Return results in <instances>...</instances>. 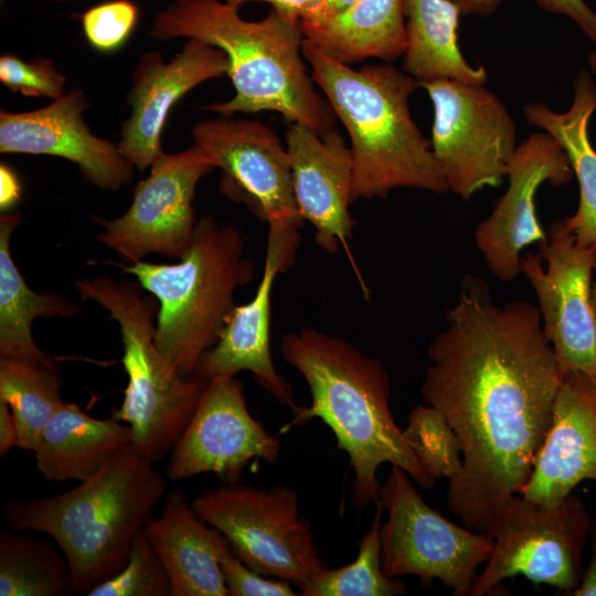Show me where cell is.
Listing matches in <instances>:
<instances>
[{
    "label": "cell",
    "instance_id": "31",
    "mask_svg": "<svg viewBox=\"0 0 596 596\" xmlns=\"http://www.w3.org/2000/svg\"><path fill=\"white\" fill-rule=\"evenodd\" d=\"M403 435L415 457L434 479L451 480L460 473L462 455L458 437L437 408L427 404L413 408Z\"/></svg>",
    "mask_w": 596,
    "mask_h": 596
},
{
    "label": "cell",
    "instance_id": "13",
    "mask_svg": "<svg viewBox=\"0 0 596 596\" xmlns=\"http://www.w3.org/2000/svg\"><path fill=\"white\" fill-rule=\"evenodd\" d=\"M540 253L521 256V273L531 284L542 328L562 373H596V315L592 274L596 246L578 244L565 217L549 227Z\"/></svg>",
    "mask_w": 596,
    "mask_h": 596
},
{
    "label": "cell",
    "instance_id": "1",
    "mask_svg": "<svg viewBox=\"0 0 596 596\" xmlns=\"http://www.w3.org/2000/svg\"><path fill=\"white\" fill-rule=\"evenodd\" d=\"M446 321L427 349L421 393L461 448L447 505L467 528L491 536L531 477L563 373L539 308L526 300L498 305L480 277L465 275Z\"/></svg>",
    "mask_w": 596,
    "mask_h": 596
},
{
    "label": "cell",
    "instance_id": "2",
    "mask_svg": "<svg viewBox=\"0 0 596 596\" xmlns=\"http://www.w3.org/2000/svg\"><path fill=\"white\" fill-rule=\"evenodd\" d=\"M279 347L285 362L305 379L311 396L308 406L292 411L289 426L319 418L332 430L337 448L347 454L354 475L352 499L358 511L379 501L377 470L384 462L400 467L424 489L435 485L394 421L390 377L382 361L312 327L286 332Z\"/></svg>",
    "mask_w": 596,
    "mask_h": 596
},
{
    "label": "cell",
    "instance_id": "34",
    "mask_svg": "<svg viewBox=\"0 0 596 596\" xmlns=\"http://www.w3.org/2000/svg\"><path fill=\"white\" fill-rule=\"evenodd\" d=\"M0 81L13 93L26 97H49L65 94L66 77L56 70L51 58L42 56L24 61L14 54L0 56Z\"/></svg>",
    "mask_w": 596,
    "mask_h": 596
},
{
    "label": "cell",
    "instance_id": "30",
    "mask_svg": "<svg viewBox=\"0 0 596 596\" xmlns=\"http://www.w3.org/2000/svg\"><path fill=\"white\" fill-rule=\"evenodd\" d=\"M376 513L370 530L363 535L358 556L348 565L329 570L324 567L300 584L304 596H398L406 594L403 581L389 577L381 561L382 505L376 502Z\"/></svg>",
    "mask_w": 596,
    "mask_h": 596
},
{
    "label": "cell",
    "instance_id": "14",
    "mask_svg": "<svg viewBox=\"0 0 596 596\" xmlns=\"http://www.w3.org/2000/svg\"><path fill=\"white\" fill-rule=\"evenodd\" d=\"M193 140L223 170V191L243 199L268 224L302 226L287 149L269 127L231 116L198 123Z\"/></svg>",
    "mask_w": 596,
    "mask_h": 596
},
{
    "label": "cell",
    "instance_id": "8",
    "mask_svg": "<svg viewBox=\"0 0 596 596\" xmlns=\"http://www.w3.org/2000/svg\"><path fill=\"white\" fill-rule=\"evenodd\" d=\"M191 504L248 567L264 576L299 586L327 567L294 488L226 482L202 491Z\"/></svg>",
    "mask_w": 596,
    "mask_h": 596
},
{
    "label": "cell",
    "instance_id": "29",
    "mask_svg": "<svg viewBox=\"0 0 596 596\" xmlns=\"http://www.w3.org/2000/svg\"><path fill=\"white\" fill-rule=\"evenodd\" d=\"M61 386L56 365L0 358V400L14 416L18 448L35 451L43 429L64 403Z\"/></svg>",
    "mask_w": 596,
    "mask_h": 596
},
{
    "label": "cell",
    "instance_id": "21",
    "mask_svg": "<svg viewBox=\"0 0 596 596\" xmlns=\"http://www.w3.org/2000/svg\"><path fill=\"white\" fill-rule=\"evenodd\" d=\"M596 479V373L563 374L552 422L519 494L553 507L583 480Z\"/></svg>",
    "mask_w": 596,
    "mask_h": 596
},
{
    "label": "cell",
    "instance_id": "40",
    "mask_svg": "<svg viewBox=\"0 0 596 596\" xmlns=\"http://www.w3.org/2000/svg\"><path fill=\"white\" fill-rule=\"evenodd\" d=\"M590 536L592 558L579 585L571 593L574 596H596V522L593 523Z\"/></svg>",
    "mask_w": 596,
    "mask_h": 596
},
{
    "label": "cell",
    "instance_id": "38",
    "mask_svg": "<svg viewBox=\"0 0 596 596\" xmlns=\"http://www.w3.org/2000/svg\"><path fill=\"white\" fill-rule=\"evenodd\" d=\"M21 200V185L11 168L1 163L0 166V209L2 212L9 211Z\"/></svg>",
    "mask_w": 596,
    "mask_h": 596
},
{
    "label": "cell",
    "instance_id": "19",
    "mask_svg": "<svg viewBox=\"0 0 596 596\" xmlns=\"http://www.w3.org/2000/svg\"><path fill=\"white\" fill-rule=\"evenodd\" d=\"M227 67L222 50L194 38L169 62L158 52L142 54L127 94L131 113L117 143L126 159L140 171L150 168L164 152L161 134L172 107L201 83L227 75Z\"/></svg>",
    "mask_w": 596,
    "mask_h": 596
},
{
    "label": "cell",
    "instance_id": "3",
    "mask_svg": "<svg viewBox=\"0 0 596 596\" xmlns=\"http://www.w3.org/2000/svg\"><path fill=\"white\" fill-rule=\"evenodd\" d=\"M238 10L221 0H171L152 18L149 34L158 42L194 38L225 53L235 95L206 110H270L319 135L333 130L337 116L315 92L302 62L300 20L270 8L263 20L247 21Z\"/></svg>",
    "mask_w": 596,
    "mask_h": 596
},
{
    "label": "cell",
    "instance_id": "37",
    "mask_svg": "<svg viewBox=\"0 0 596 596\" xmlns=\"http://www.w3.org/2000/svg\"><path fill=\"white\" fill-rule=\"evenodd\" d=\"M225 2L241 8L249 2H264L279 12L298 20H308L317 15L323 0H224Z\"/></svg>",
    "mask_w": 596,
    "mask_h": 596
},
{
    "label": "cell",
    "instance_id": "10",
    "mask_svg": "<svg viewBox=\"0 0 596 596\" xmlns=\"http://www.w3.org/2000/svg\"><path fill=\"white\" fill-rule=\"evenodd\" d=\"M377 502L387 512L381 526L384 573L393 578L415 575L425 584L439 579L455 596H469L478 567L492 553L493 539L430 508L397 466L391 467Z\"/></svg>",
    "mask_w": 596,
    "mask_h": 596
},
{
    "label": "cell",
    "instance_id": "33",
    "mask_svg": "<svg viewBox=\"0 0 596 596\" xmlns=\"http://www.w3.org/2000/svg\"><path fill=\"white\" fill-rule=\"evenodd\" d=\"M139 21V8L131 0H108L81 14L83 34L88 44L102 53L119 50Z\"/></svg>",
    "mask_w": 596,
    "mask_h": 596
},
{
    "label": "cell",
    "instance_id": "27",
    "mask_svg": "<svg viewBox=\"0 0 596 596\" xmlns=\"http://www.w3.org/2000/svg\"><path fill=\"white\" fill-rule=\"evenodd\" d=\"M407 46L404 71L421 84L438 78L485 84L487 71L464 56L458 42V7L451 0H402Z\"/></svg>",
    "mask_w": 596,
    "mask_h": 596
},
{
    "label": "cell",
    "instance_id": "39",
    "mask_svg": "<svg viewBox=\"0 0 596 596\" xmlns=\"http://www.w3.org/2000/svg\"><path fill=\"white\" fill-rule=\"evenodd\" d=\"M19 432L9 405L0 400V455L6 457L13 447H18Z\"/></svg>",
    "mask_w": 596,
    "mask_h": 596
},
{
    "label": "cell",
    "instance_id": "7",
    "mask_svg": "<svg viewBox=\"0 0 596 596\" xmlns=\"http://www.w3.org/2000/svg\"><path fill=\"white\" fill-rule=\"evenodd\" d=\"M95 300L118 323L124 344L121 363L128 383L113 416L129 426L137 451L157 464L184 433L207 381L183 376L166 364L153 341L159 302L145 295L137 281L110 280Z\"/></svg>",
    "mask_w": 596,
    "mask_h": 596
},
{
    "label": "cell",
    "instance_id": "41",
    "mask_svg": "<svg viewBox=\"0 0 596 596\" xmlns=\"http://www.w3.org/2000/svg\"><path fill=\"white\" fill-rule=\"evenodd\" d=\"M461 14L489 15L496 11L503 0H451Z\"/></svg>",
    "mask_w": 596,
    "mask_h": 596
},
{
    "label": "cell",
    "instance_id": "9",
    "mask_svg": "<svg viewBox=\"0 0 596 596\" xmlns=\"http://www.w3.org/2000/svg\"><path fill=\"white\" fill-rule=\"evenodd\" d=\"M593 523L573 493L553 507L512 496L496 521L492 553L469 596L492 594L503 579L518 575L571 595L584 574L583 555Z\"/></svg>",
    "mask_w": 596,
    "mask_h": 596
},
{
    "label": "cell",
    "instance_id": "45",
    "mask_svg": "<svg viewBox=\"0 0 596 596\" xmlns=\"http://www.w3.org/2000/svg\"><path fill=\"white\" fill-rule=\"evenodd\" d=\"M55 1H57L60 3H66V2L75 1V0H55Z\"/></svg>",
    "mask_w": 596,
    "mask_h": 596
},
{
    "label": "cell",
    "instance_id": "42",
    "mask_svg": "<svg viewBox=\"0 0 596 596\" xmlns=\"http://www.w3.org/2000/svg\"><path fill=\"white\" fill-rule=\"evenodd\" d=\"M356 0H323L316 17L301 21H319L344 13Z\"/></svg>",
    "mask_w": 596,
    "mask_h": 596
},
{
    "label": "cell",
    "instance_id": "36",
    "mask_svg": "<svg viewBox=\"0 0 596 596\" xmlns=\"http://www.w3.org/2000/svg\"><path fill=\"white\" fill-rule=\"evenodd\" d=\"M542 9L565 15L575 22L579 29L596 45V12L585 0H534Z\"/></svg>",
    "mask_w": 596,
    "mask_h": 596
},
{
    "label": "cell",
    "instance_id": "12",
    "mask_svg": "<svg viewBox=\"0 0 596 596\" xmlns=\"http://www.w3.org/2000/svg\"><path fill=\"white\" fill-rule=\"evenodd\" d=\"M216 167L193 143L175 153H161L135 189L120 216L94 217L103 231L96 240L129 264L150 254L180 259L191 246L198 219L193 199L200 180Z\"/></svg>",
    "mask_w": 596,
    "mask_h": 596
},
{
    "label": "cell",
    "instance_id": "43",
    "mask_svg": "<svg viewBox=\"0 0 596 596\" xmlns=\"http://www.w3.org/2000/svg\"><path fill=\"white\" fill-rule=\"evenodd\" d=\"M592 71L596 74V50L592 51L587 57Z\"/></svg>",
    "mask_w": 596,
    "mask_h": 596
},
{
    "label": "cell",
    "instance_id": "6",
    "mask_svg": "<svg viewBox=\"0 0 596 596\" xmlns=\"http://www.w3.org/2000/svg\"><path fill=\"white\" fill-rule=\"evenodd\" d=\"M241 232L205 215L198 219L190 248L177 264L113 263L136 277L159 302L155 345L174 372L193 376L220 338L235 291L256 275Z\"/></svg>",
    "mask_w": 596,
    "mask_h": 596
},
{
    "label": "cell",
    "instance_id": "18",
    "mask_svg": "<svg viewBox=\"0 0 596 596\" xmlns=\"http://www.w3.org/2000/svg\"><path fill=\"white\" fill-rule=\"evenodd\" d=\"M91 102L74 87L45 107L0 111V152L61 157L77 164L95 187L117 191L132 181L135 167L118 145L95 136L83 113Z\"/></svg>",
    "mask_w": 596,
    "mask_h": 596
},
{
    "label": "cell",
    "instance_id": "32",
    "mask_svg": "<svg viewBox=\"0 0 596 596\" xmlns=\"http://www.w3.org/2000/svg\"><path fill=\"white\" fill-rule=\"evenodd\" d=\"M171 592L168 571L142 530L124 567L87 596H171Z\"/></svg>",
    "mask_w": 596,
    "mask_h": 596
},
{
    "label": "cell",
    "instance_id": "35",
    "mask_svg": "<svg viewBox=\"0 0 596 596\" xmlns=\"http://www.w3.org/2000/svg\"><path fill=\"white\" fill-rule=\"evenodd\" d=\"M220 566L230 596H295L292 583L267 578L248 567L232 550L230 543L220 556Z\"/></svg>",
    "mask_w": 596,
    "mask_h": 596
},
{
    "label": "cell",
    "instance_id": "22",
    "mask_svg": "<svg viewBox=\"0 0 596 596\" xmlns=\"http://www.w3.org/2000/svg\"><path fill=\"white\" fill-rule=\"evenodd\" d=\"M179 490L168 492L158 517L143 532L164 564L171 596H230L220 556L228 544L213 526H207Z\"/></svg>",
    "mask_w": 596,
    "mask_h": 596
},
{
    "label": "cell",
    "instance_id": "17",
    "mask_svg": "<svg viewBox=\"0 0 596 596\" xmlns=\"http://www.w3.org/2000/svg\"><path fill=\"white\" fill-rule=\"evenodd\" d=\"M573 177L566 153L549 134L534 132L517 147L508 162V189L473 235L488 269L500 281H513L521 273L522 251L547 237L534 203L539 188L545 182L564 185Z\"/></svg>",
    "mask_w": 596,
    "mask_h": 596
},
{
    "label": "cell",
    "instance_id": "16",
    "mask_svg": "<svg viewBox=\"0 0 596 596\" xmlns=\"http://www.w3.org/2000/svg\"><path fill=\"white\" fill-rule=\"evenodd\" d=\"M263 276L254 297L230 311L216 343L204 352L195 376L205 381L235 377L242 371L253 374L256 382L278 403L292 411L290 383L274 364L270 349L272 294L276 277L296 262L301 242L300 226L290 223L268 224Z\"/></svg>",
    "mask_w": 596,
    "mask_h": 596
},
{
    "label": "cell",
    "instance_id": "28",
    "mask_svg": "<svg viewBox=\"0 0 596 596\" xmlns=\"http://www.w3.org/2000/svg\"><path fill=\"white\" fill-rule=\"evenodd\" d=\"M72 594V571L58 545L7 530L0 532V596Z\"/></svg>",
    "mask_w": 596,
    "mask_h": 596
},
{
    "label": "cell",
    "instance_id": "11",
    "mask_svg": "<svg viewBox=\"0 0 596 596\" xmlns=\"http://www.w3.org/2000/svg\"><path fill=\"white\" fill-rule=\"evenodd\" d=\"M421 86L434 106L430 145L448 191L469 200L500 185L518 147L505 105L483 84L438 78Z\"/></svg>",
    "mask_w": 596,
    "mask_h": 596
},
{
    "label": "cell",
    "instance_id": "4",
    "mask_svg": "<svg viewBox=\"0 0 596 596\" xmlns=\"http://www.w3.org/2000/svg\"><path fill=\"white\" fill-rule=\"evenodd\" d=\"M164 491V477L130 443L68 491L9 501L4 520L51 536L70 563L74 593L87 596L124 567Z\"/></svg>",
    "mask_w": 596,
    "mask_h": 596
},
{
    "label": "cell",
    "instance_id": "20",
    "mask_svg": "<svg viewBox=\"0 0 596 596\" xmlns=\"http://www.w3.org/2000/svg\"><path fill=\"white\" fill-rule=\"evenodd\" d=\"M294 194L304 221L315 228V242L328 254L348 249L354 220L349 211L353 191L351 148L337 130L319 135L291 123L286 134Z\"/></svg>",
    "mask_w": 596,
    "mask_h": 596
},
{
    "label": "cell",
    "instance_id": "24",
    "mask_svg": "<svg viewBox=\"0 0 596 596\" xmlns=\"http://www.w3.org/2000/svg\"><path fill=\"white\" fill-rule=\"evenodd\" d=\"M595 110L596 84L586 70L574 81L573 102L567 110L554 111L542 103L526 104L523 108L528 123L555 139L568 158L578 183L579 201L576 212L565 221L583 246H596V149L588 134Z\"/></svg>",
    "mask_w": 596,
    "mask_h": 596
},
{
    "label": "cell",
    "instance_id": "23",
    "mask_svg": "<svg viewBox=\"0 0 596 596\" xmlns=\"http://www.w3.org/2000/svg\"><path fill=\"white\" fill-rule=\"evenodd\" d=\"M131 443L126 423L98 419L76 403L64 402L46 424L34 451L46 481H83Z\"/></svg>",
    "mask_w": 596,
    "mask_h": 596
},
{
    "label": "cell",
    "instance_id": "26",
    "mask_svg": "<svg viewBox=\"0 0 596 596\" xmlns=\"http://www.w3.org/2000/svg\"><path fill=\"white\" fill-rule=\"evenodd\" d=\"M20 221L17 213L0 217V358L56 365L36 344L32 323L36 318L73 317L79 307L64 296L36 292L26 285L10 253Z\"/></svg>",
    "mask_w": 596,
    "mask_h": 596
},
{
    "label": "cell",
    "instance_id": "25",
    "mask_svg": "<svg viewBox=\"0 0 596 596\" xmlns=\"http://www.w3.org/2000/svg\"><path fill=\"white\" fill-rule=\"evenodd\" d=\"M300 24L305 40L348 65L371 57L390 63L407 46L402 0H356L342 14Z\"/></svg>",
    "mask_w": 596,
    "mask_h": 596
},
{
    "label": "cell",
    "instance_id": "15",
    "mask_svg": "<svg viewBox=\"0 0 596 596\" xmlns=\"http://www.w3.org/2000/svg\"><path fill=\"white\" fill-rule=\"evenodd\" d=\"M280 439L256 421L247 408L244 387L235 377L207 381L184 433L169 454L166 476L182 480L214 472L237 482L254 459L274 464Z\"/></svg>",
    "mask_w": 596,
    "mask_h": 596
},
{
    "label": "cell",
    "instance_id": "44",
    "mask_svg": "<svg viewBox=\"0 0 596 596\" xmlns=\"http://www.w3.org/2000/svg\"><path fill=\"white\" fill-rule=\"evenodd\" d=\"M594 267L596 269V259H595ZM592 302H593V308H594V311H595V315H596V281L594 283V285L592 287Z\"/></svg>",
    "mask_w": 596,
    "mask_h": 596
},
{
    "label": "cell",
    "instance_id": "5",
    "mask_svg": "<svg viewBox=\"0 0 596 596\" xmlns=\"http://www.w3.org/2000/svg\"><path fill=\"white\" fill-rule=\"evenodd\" d=\"M302 55L350 136L352 203L385 198L398 188L448 191L430 141L411 116L409 97L421 86L416 78L389 62L353 70L305 39Z\"/></svg>",
    "mask_w": 596,
    "mask_h": 596
}]
</instances>
